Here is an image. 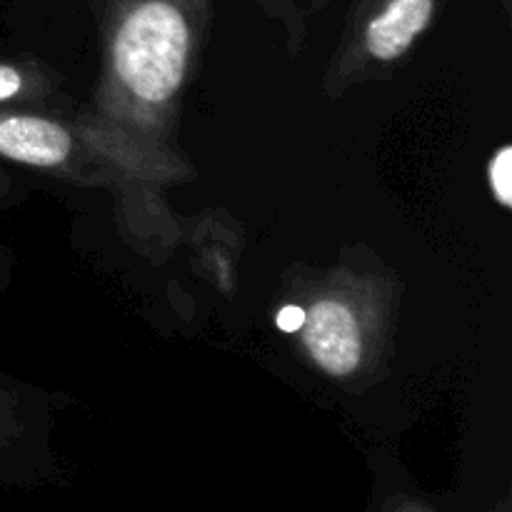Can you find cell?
Returning a JSON list of instances; mask_svg holds the SVG:
<instances>
[{
	"instance_id": "6da1fadb",
	"label": "cell",
	"mask_w": 512,
	"mask_h": 512,
	"mask_svg": "<svg viewBox=\"0 0 512 512\" xmlns=\"http://www.w3.org/2000/svg\"><path fill=\"white\" fill-rule=\"evenodd\" d=\"M213 0H100V75L83 118L163 185L193 175L180 155V100Z\"/></svg>"
},
{
	"instance_id": "3957f363",
	"label": "cell",
	"mask_w": 512,
	"mask_h": 512,
	"mask_svg": "<svg viewBox=\"0 0 512 512\" xmlns=\"http://www.w3.org/2000/svg\"><path fill=\"white\" fill-rule=\"evenodd\" d=\"M0 158L70 180L115 190L125 225L140 248L175 243V220L163 205L158 178L110 143L83 115H50L33 108H0Z\"/></svg>"
},
{
	"instance_id": "52a82bcc",
	"label": "cell",
	"mask_w": 512,
	"mask_h": 512,
	"mask_svg": "<svg viewBox=\"0 0 512 512\" xmlns=\"http://www.w3.org/2000/svg\"><path fill=\"white\" fill-rule=\"evenodd\" d=\"M512 150L510 145H503V148L498 150V153L490 158V168H488V175H490V190H493V198L498 200L503 208H510L512 200Z\"/></svg>"
},
{
	"instance_id": "277c9868",
	"label": "cell",
	"mask_w": 512,
	"mask_h": 512,
	"mask_svg": "<svg viewBox=\"0 0 512 512\" xmlns=\"http://www.w3.org/2000/svg\"><path fill=\"white\" fill-rule=\"evenodd\" d=\"M445 0H353L323 73L328 98L390 78L433 28Z\"/></svg>"
},
{
	"instance_id": "7a4b0ae2",
	"label": "cell",
	"mask_w": 512,
	"mask_h": 512,
	"mask_svg": "<svg viewBox=\"0 0 512 512\" xmlns=\"http://www.w3.org/2000/svg\"><path fill=\"white\" fill-rule=\"evenodd\" d=\"M398 275L365 248L293 280L280 328L300 358L343 388H368L388 370L400 313Z\"/></svg>"
},
{
	"instance_id": "5b68a950",
	"label": "cell",
	"mask_w": 512,
	"mask_h": 512,
	"mask_svg": "<svg viewBox=\"0 0 512 512\" xmlns=\"http://www.w3.org/2000/svg\"><path fill=\"white\" fill-rule=\"evenodd\" d=\"M58 75L38 60H0V108H33L55 98Z\"/></svg>"
},
{
	"instance_id": "8992f818",
	"label": "cell",
	"mask_w": 512,
	"mask_h": 512,
	"mask_svg": "<svg viewBox=\"0 0 512 512\" xmlns=\"http://www.w3.org/2000/svg\"><path fill=\"white\" fill-rule=\"evenodd\" d=\"M255 5H258L268 18L280 20V23L285 25L290 50L298 53L305 35V20H308L310 15H318L320 10L328 8L330 0H255Z\"/></svg>"
},
{
	"instance_id": "ba28073f",
	"label": "cell",
	"mask_w": 512,
	"mask_h": 512,
	"mask_svg": "<svg viewBox=\"0 0 512 512\" xmlns=\"http://www.w3.org/2000/svg\"><path fill=\"white\" fill-rule=\"evenodd\" d=\"M20 430H23V420H20L18 400L0 383V448L13 443L20 435Z\"/></svg>"
},
{
	"instance_id": "9c48e42d",
	"label": "cell",
	"mask_w": 512,
	"mask_h": 512,
	"mask_svg": "<svg viewBox=\"0 0 512 512\" xmlns=\"http://www.w3.org/2000/svg\"><path fill=\"white\" fill-rule=\"evenodd\" d=\"M10 190H13V183H10V180L5 178V173H3V170H0V200H3V198H8V195H10Z\"/></svg>"
}]
</instances>
